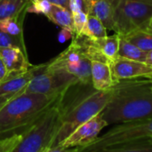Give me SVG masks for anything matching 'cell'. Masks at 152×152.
<instances>
[{"mask_svg":"<svg viewBox=\"0 0 152 152\" xmlns=\"http://www.w3.org/2000/svg\"><path fill=\"white\" fill-rule=\"evenodd\" d=\"M108 125H119L152 117V79L118 81L113 95L102 111Z\"/></svg>","mask_w":152,"mask_h":152,"instance_id":"1","label":"cell"},{"mask_svg":"<svg viewBox=\"0 0 152 152\" xmlns=\"http://www.w3.org/2000/svg\"><path fill=\"white\" fill-rule=\"evenodd\" d=\"M112 95L113 88L97 90L93 85L72 97L67 91L60 101L61 128L52 147L60 145L76 128L102 113Z\"/></svg>","mask_w":152,"mask_h":152,"instance_id":"2","label":"cell"},{"mask_svg":"<svg viewBox=\"0 0 152 152\" xmlns=\"http://www.w3.org/2000/svg\"><path fill=\"white\" fill-rule=\"evenodd\" d=\"M63 95L49 97L40 93L22 92L13 96L0 109L1 137L24 132Z\"/></svg>","mask_w":152,"mask_h":152,"instance_id":"3","label":"cell"},{"mask_svg":"<svg viewBox=\"0 0 152 152\" xmlns=\"http://www.w3.org/2000/svg\"><path fill=\"white\" fill-rule=\"evenodd\" d=\"M61 98L21 133L20 141L11 152H45L53 145L61 128L60 101Z\"/></svg>","mask_w":152,"mask_h":152,"instance_id":"4","label":"cell"},{"mask_svg":"<svg viewBox=\"0 0 152 152\" xmlns=\"http://www.w3.org/2000/svg\"><path fill=\"white\" fill-rule=\"evenodd\" d=\"M152 18V0H115V33H129L149 28Z\"/></svg>","mask_w":152,"mask_h":152,"instance_id":"5","label":"cell"},{"mask_svg":"<svg viewBox=\"0 0 152 152\" xmlns=\"http://www.w3.org/2000/svg\"><path fill=\"white\" fill-rule=\"evenodd\" d=\"M81 84L66 70L53 66L48 63L40 65L24 92L40 93L49 97L63 95L71 87Z\"/></svg>","mask_w":152,"mask_h":152,"instance_id":"6","label":"cell"},{"mask_svg":"<svg viewBox=\"0 0 152 152\" xmlns=\"http://www.w3.org/2000/svg\"><path fill=\"white\" fill-rule=\"evenodd\" d=\"M147 137H152V117L145 120L117 125L90 144L77 148L78 152H88Z\"/></svg>","mask_w":152,"mask_h":152,"instance_id":"7","label":"cell"},{"mask_svg":"<svg viewBox=\"0 0 152 152\" xmlns=\"http://www.w3.org/2000/svg\"><path fill=\"white\" fill-rule=\"evenodd\" d=\"M49 64L53 66L66 70L75 76L81 84H92V61L82 53L78 45L73 39L71 44L57 57L51 60Z\"/></svg>","mask_w":152,"mask_h":152,"instance_id":"8","label":"cell"},{"mask_svg":"<svg viewBox=\"0 0 152 152\" xmlns=\"http://www.w3.org/2000/svg\"><path fill=\"white\" fill-rule=\"evenodd\" d=\"M108 125V123L102 118V116L100 113L76 128L58 146H62L65 148H77L88 145L96 140L99 137L101 131Z\"/></svg>","mask_w":152,"mask_h":152,"instance_id":"9","label":"cell"},{"mask_svg":"<svg viewBox=\"0 0 152 152\" xmlns=\"http://www.w3.org/2000/svg\"><path fill=\"white\" fill-rule=\"evenodd\" d=\"M114 79L118 82L126 79H152V66L145 62L129 60L118 56L110 64Z\"/></svg>","mask_w":152,"mask_h":152,"instance_id":"10","label":"cell"},{"mask_svg":"<svg viewBox=\"0 0 152 152\" xmlns=\"http://www.w3.org/2000/svg\"><path fill=\"white\" fill-rule=\"evenodd\" d=\"M37 67L38 65H32L25 71L9 73L0 82V96H15L24 92L26 87L35 76Z\"/></svg>","mask_w":152,"mask_h":152,"instance_id":"11","label":"cell"},{"mask_svg":"<svg viewBox=\"0 0 152 152\" xmlns=\"http://www.w3.org/2000/svg\"><path fill=\"white\" fill-rule=\"evenodd\" d=\"M92 85L97 90H108L118 82L112 74L110 63L92 61L91 64Z\"/></svg>","mask_w":152,"mask_h":152,"instance_id":"12","label":"cell"},{"mask_svg":"<svg viewBox=\"0 0 152 152\" xmlns=\"http://www.w3.org/2000/svg\"><path fill=\"white\" fill-rule=\"evenodd\" d=\"M0 57L8 73L25 71L33 65L28 62L27 54L17 47H0Z\"/></svg>","mask_w":152,"mask_h":152,"instance_id":"13","label":"cell"},{"mask_svg":"<svg viewBox=\"0 0 152 152\" xmlns=\"http://www.w3.org/2000/svg\"><path fill=\"white\" fill-rule=\"evenodd\" d=\"M89 14L96 16L107 30L115 32V0H94Z\"/></svg>","mask_w":152,"mask_h":152,"instance_id":"14","label":"cell"},{"mask_svg":"<svg viewBox=\"0 0 152 152\" xmlns=\"http://www.w3.org/2000/svg\"><path fill=\"white\" fill-rule=\"evenodd\" d=\"M88 152H152V137L132 140Z\"/></svg>","mask_w":152,"mask_h":152,"instance_id":"15","label":"cell"},{"mask_svg":"<svg viewBox=\"0 0 152 152\" xmlns=\"http://www.w3.org/2000/svg\"><path fill=\"white\" fill-rule=\"evenodd\" d=\"M45 16L61 29H69L75 32L72 13L69 9L60 5L52 4L50 11Z\"/></svg>","mask_w":152,"mask_h":152,"instance_id":"16","label":"cell"},{"mask_svg":"<svg viewBox=\"0 0 152 152\" xmlns=\"http://www.w3.org/2000/svg\"><path fill=\"white\" fill-rule=\"evenodd\" d=\"M29 0H0V22L27 13Z\"/></svg>","mask_w":152,"mask_h":152,"instance_id":"17","label":"cell"},{"mask_svg":"<svg viewBox=\"0 0 152 152\" xmlns=\"http://www.w3.org/2000/svg\"><path fill=\"white\" fill-rule=\"evenodd\" d=\"M148 53L140 49L134 44L131 43L125 37L119 36V47L118 56L129 60L146 62Z\"/></svg>","mask_w":152,"mask_h":152,"instance_id":"18","label":"cell"},{"mask_svg":"<svg viewBox=\"0 0 152 152\" xmlns=\"http://www.w3.org/2000/svg\"><path fill=\"white\" fill-rule=\"evenodd\" d=\"M123 37L147 53L152 50V30L150 27L134 30Z\"/></svg>","mask_w":152,"mask_h":152,"instance_id":"19","label":"cell"},{"mask_svg":"<svg viewBox=\"0 0 152 152\" xmlns=\"http://www.w3.org/2000/svg\"><path fill=\"white\" fill-rule=\"evenodd\" d=\"M107 29L102 22L94 15L89 14L87 17L86 24L81 33V35L86 36L94 40H99L106 38Z\"/></svg>","mask_w":152,"mask_h":152,"instance_id":"20","label":"cell"},{"mask_svg":"<svg viewBox=\"0 0 152 152\" xmlns=\"http://www.w3.org/2000/svg\"><path fill=\"white\" fill-rule=\"evenodd\" d=\"M102 53L107 58L109 63L113 62L118 54L119 47V35L115 33L112 36H107L106 38L99 40H95Z\"/></svg>","mask_w":152,"mask_h":152,"instance_id":"21","label":"cell"},{"mask_svg":"<svg viewBox=\"0 0 152 152\" xmlns=\"http://www.w3.org/2000/svg\"><path fill=\"white\" fill-rule=\"evenodd\" d=\"M24 14L18 17L9 18L0 22V30L12 36H23L22 35V23L24 20Z\"/></svg>","mask_w":152,"mask_h":152,"instance_id":"22","label":"cell"},{"mask_svg":"<svg viewBox=\"0 0 152 152\" xmlns=\"http://www.w3.org/2000/svg\"><path fill=\"white\" fill-rule=\"evenodd\" d=\"M0 47H17L26 53L23 36H12L1 30H0Z\"/></svg>","mask_w":152,"mask_h":152,"instance_id":"23","label":"cell"},{"mask_svg":"<svg viewBox=\"0 0 152 152\" xmlns=\"http://www.w3.org/2000/svg\"><path fill=\"white\" fill-rule=\"evenodd\" d=\"M52 7V4L46 0H29L27 6V13H41L46 15Z\"/></svg>","mask_w":152,"mask_h":152,"instance_id":"24","label":"cell"},{"mask_svg":"<svg viewBox=\"0 0 152 152\" xmlns=\"http://www.w3.org/2000/svg\"><path fill=\"white\" fill-rule=\"evenodd\" d=\"M22 137L21 133L12 134L0 140V152H11L12 150L19 143Z\"/></svg>","mask_w":152,"mask_h":152,"instance_id":"25","label":"cell"},{"mask_svg":"<svg viewBox=\"0 0 152 152\" xmlns=\"http://www.w3.org/2000/svg\"><path fill=\"white\" fill-rule=\"evenodd\" d=\"M73 16V22H74V29H75V36L81 35L86 22H87V17L88 14H86L84 12H74L72 13Z\"/></svg>","mask_w":152,"mask_h":152,"instance_id":"26","label":"cell"},{"mask_svg":"<svg viewBox=\"0 0 152 152\" xmlns=\"http://www.w3.org/2000/svg\"><path fill=\"white\" fill-rule=\"evenodd\" d=\"M75 36V32L69 29H61V31L59 34V40L64 42L69 39H72Z\"/></svg>","mask_w":152,"mask_h":152,"instance_id":"27","label":"cell"},{"mask_svg":"<svg viewBox=\"0 0 152 152\" xmlns=\"http://www.w3.org/2000/svg\"><path fill=\"white\" fill-rule=\"evenodd\" d=\"M45 152H78V148H65L62 146H53L50 147Z\"/></svg>","mask_w":152,"mask_h":152,"instance_id":"28","label":"cell"},{"mask_svg":"<svg viewBox=\"0 0 152 152\" xmlns=\"http://www.w3.org/2000/svg\"><path fill=\"white\" fill-rule=\"evenodd\" d=\"M46 1L50 2L52 4L60 5V6L65 7L69 10V0H46Z\"/></svg>","mask_w":152,"mask_h":152,"instance_id":"29","label":"cell"},{"mask_svg":"<svg viewBox=\"0 0 152 152\" xmlns=\"http://www.w3.org/2000/svg\"><path fill=\"white\" fill-rule=\"evenodd\" d=\"M7 74H8V73H7L5 67H4V65L0 57V82L7 76Z\"/></svg>","mask_w":152,"mask_h":152,"instance_id":"30","label":"cell"},{"mask_svg":"<svg viewBox=\"0 0 152 152\" xmlns=\"http://www.w3.org/2000/svg\"><path fill=\"white\" fill-rule=\"evenodd\" d=\"M13 96H11V95H2L0 96V109L8 102L9 99H11Z\"/></svg>","mask_w":152,"mask_h":152,"instance_id":"31","label":"cell"},{"mask_svg":"<svg viewBox=\"0 0 152 152\" xmlns=\"http://www.w3.org/2000/svg\"><path fill=\"white\" fill-rule=\"evenodd\" d=\"M145 63H147L148 65H150L152 66V50L150 51V52H148V55H147V58H146V62Z\"/></svg>","mask_w":152,"mask_h":152,"instance_id":"32","label":"cell"},{"mask_svg":"<svg viewBox=\"0 0 152 152\" xmlns=\"http://www.w3.org/2000/svg\"><path fill=\"white\" fill-rule=\"evenodd\" d=\"M149 27H150V28H151V29L152 30V18H151V22H150V26H149Z\"/></svg>","mask_w":152,"mask_h":152,"instance_id":"33","label":"cell"},{"mask_svg":"<svg viewBox=\"0 0 152 152\" xmlns=\"http://www.w3.org/2000/svg\"><path fill=\"white\" fill-rule=\"evenodd\" d=\"M1 139H3V138H2V137H1V135H0V140H1Z\"/></svg>","mask_w":152,"mask_h":152,"instance_id":"34","label":"cell"}]
</instances>
